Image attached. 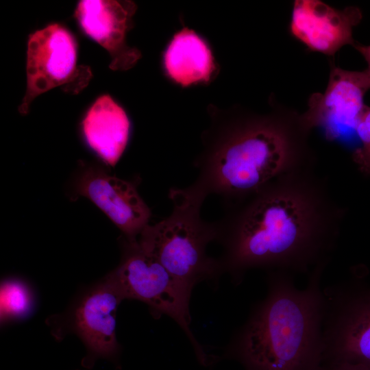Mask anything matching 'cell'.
Returning <instances> with one entry per match:
<instances>
[{"label": "cell", "instance_id": "6da1fadb", "mask_svg": "<svg viewBox=\"0 0 370 370\" xmlns=\"http://www.w3.org/2000/svg\"><path fill=\"white\" fill-rule=\"evenodd\" d=\"M225 208L215 222L221 264L238 278L253 268L294 275L328 264L347 212L315 166L283 173Z\"/></svg>", "mask_w": 370, "mask_h": 370}, {"label": "cell", "instance_id": "7a4b0ae2", "mask_svg": "<svg viewBox=\"0 0 370 370\" xmlns=\"http://www.w3.org/2000/svg\"><path fill=\"white\" fill-rule=\"evenodd\" d=\"M308 133L299 116L217 119L202 136L197 179L186 188L204 200L217 195L225 207L241 201L283 173L315 166Z\"/></svg>", "mask_w": 370, "mask_h": 370}, {"label": "cell", "instance_id": "3957f363", "mask_svg": "<svg viewBox=\"0 0 370 370\" xmlns=\"http://www.w3.org/2000/svg\"><path fill=\"white\" fill-rule=\"evenodd\" d=\"M316 267L299 288L293 275L271 271L268 293L238 335L236 349L247 370H319L323 362L325 296Z\"/></svg>", "mask_w": 370, "mask_h": 370}, {"label": "cell", "instance_id": "277c9868", "mask_svg": "<svg viewBox=\"0 0 370 370\" xmlns=\"http://www.w3.org/2000/svg\"><path fill=\"white\" fill-rule=\"evenodd\" d=\"M169 197L173 203L170 215L145 227L138 243L177 280L192 290L198 282L217 275L221 262L207 256L206 249L217 239L215 222L200 216L204 199L184 188H173Z\"/></svg>", "mask_w": 370, "mask_h": 370}, {"label": "cell", "instance_id": "5b68a950", "mask_svg": "<svg viewBox=\"0 0 370 370\" xmlns=\"http://www.w3.org/2000/svg\"><path fill=\"white\" fill-rule=\"evenodd\" d=\"M123 299L147 304L156 314L173 318L186 332L196 348L189 328L191 290L177 280L138 241H125L119 265L105 276Z\"/></svg>", "mask_w": 370, "mask_h": 370}, {"label": "cell", "instance_id": "8992f818", "mask_svg": "<svg viewBox=\"0 0 370 370\" xmlns=\"http://www.w3.org/2000/svg\"><path fill=\"white\" fill-rule=\"evenodd\" d=\"M323 362L370 369V285L350 280L323 290Z\"/></svg>", "mask_w": 370, "mask_h": 370}, {"label": "cell", "instance_id": "52a82bcc", "mask_svg": "<svg viewBox=\"0 0 370 370\" xmlns=\"http://www.w3.org/2000/svg\"><path fill=\"white\" fill-rule=\"evenodd\" d=\"M27 88L19 112L26 114L40 95L56 87L75 95L89 83V66L77 64V44L64 26L52 23L29 35L27 49Z\"/></svg>", "mask_w": 370, "mask_h": 370}, {"label": "cell", "instance_id": "ba28073f", "mask_svg": "<svg viewBox=\"0 0 370 370\" xmlns=\"http://www.w3.org/2000/svg\"><path fill=\"white\" fill-rule=\"evenodd\" d=\"M123 300L104 277L77 298L64 321L51 326L53 335L58 339L67 332L77 335L86 349L82 364L87 369L92 368L100 358H114L119 350L116 312Z\"/></svg>", "mask_w": 370, "mask_h": 370}, {"label": "cell", "instance_id": "9c48e42d", "mask_svg": "<svg viewBox=\"0 0 370 370\" xmlns=\"http://www.w3.org/2000/svg\"><path fill=\"white\" fill-rule=\"evenodd\" d=\"M370 89V73L344 70L332 66L323 93L312 94L307 110L299 116L301 126L308 132L321 127L325 138L336 140L345 130H355L365 106L364 98Z\"/></svg>", "mask_w": 370, "mask_h": 370}, {"label": "cell", "instance_id": "30bf717a", "mask_svg": "<svg viewBox=\"0 0 370 370\" xmlns=\"http://www.w3.org/2000/svg\"><path fill=\"white\" fill-rule=\"evenodd\" d=\"M75 189L103 211L129 242L137 241L149 224L151 210L130 182L89 167L80 174Z\"/></svg>", "mask_w": 370, "mask_h": 370}, {"label": "cell", "instance_id": "8fae6325", "mask_svg": "<svg viewBox=\"0 0 370 370\" xmlns=\"http://www.w3.org/2000/svg\"><path fill=\"white\" fill-rule=\"evenodd\" d=\"M362 18L356 6L338 10L319 0H296L289 30L308 50L334 56L345 45H355L353 29Z\"/></svg>", "mask_w": 370, "mask_h": 370}, {"label": "cell", "instance_id": "7c38bea8", "mask_svg": "<svg viewBox=\"0 0 370 370\" xmlns=\"http://www.w3.org/2000/svg\"><path fill=\"white\" fill-rule=\"evenodd\" d=\"M136 6L130 1L82 0L75 17L82 31L109 53L112 70H127L140 58V51L126 43Z\"/></svg>", "mask_w": 370, "mask_h": 370}, {"label": "cell", "instance_id": "4fadbf2b", "mask_svg": "<svg viewBox=\"0 0 370 370\" xmlns=\"http://www.w3.org/2000/svg\"><path fill=\"white\" fill-rule=\"evenodd\" d=\"M89 147L106 164L114 166L130 138V121L123 109L109 95L99 97L82 122Z\"/></svg>", "mask_w": 370, "mask_h": 370}, {"label": "cell", "instance_id": "5bb4252c", "mask_svg": "<svg viewBox=\"0 0 370 370\" xmlns=\"http://www.w3.org/2000/svg\"><path fill=\"white\" fill-rule=\"evenodd\" d=\"M164 64L169 77L182 86L208 81L214 70L208 46L188 28L174 35L164 53Z\"/></svg>", "mask_w": 370, "mask_h": 370}, {"label": "cell", "instance_id": "9a60e30c", "mask_svg": "<svg viewBox=\"0 0 370 370\" xmlns=\"http://www.w3.org/2000/svg\"><path fill=\"white\" fill-rule=\"evenodd\" d=\"M35 306V298L29 285L18 278H9L1 283V323L28 317Z\"/></svg>", "mask_w": 370, "mask_h": 370}, {"label": "cell", "instance_id": "2e32d148", "mask_svg": "<svg viewBox=\"0 0 370 370\" xmlns=\"http://www.w3.org/2000/svg\"><path fill=\"white\" fill-rule=\"evenodd\" d=\"M354 131L360 146L353 152L352 159L362 175L370 176V106H365Z\"/></svg>", "mask_w": 370, "mask_h": 370}, {"label": "cell", "instance_id": "e0dca14e", "mask_svg": "<svg viewBox=\"0 0 370 370\" xmlns=\"http://www.w3.org/2000/svg\"><path fill=\"white\" fill-rule=\"evenodd\" d=\"M319 370H370V369L347 363H325L321 364Z\"/></svg>", "mask_w": 370, "mask_h": 370}, {"label": "cell", "instance_id": "ac0fdd59", "mask_svg": "<svg viewBox=\"0 0 370 370\" xmlns=\"http://www.w3.org/2000/svg\"><path fill=\"white\" fill-rule=\"evenodd\" d=\"M354 48L363 56L366 60L368 67L367 71L370 73V45H363L359 44H355Z\"/></svg>", "mask_w": 370, "mask_h": 370}]
</instances>
